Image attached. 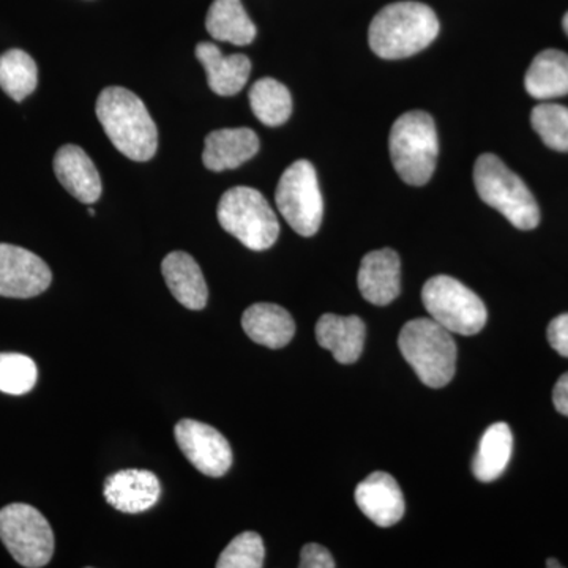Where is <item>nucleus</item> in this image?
I'll use <instances>...</instances> for the list:
<instances>
[{
	"label": "nucleus",
	"instance_id": "1",
	"mask_svg": "<svg viewBox=\"0 0 568 568\" xmlns=\"http://www.w3.org/2000/svg\"><path fill=\"white\" fill-rule=\"evenodd\" d=\"M97 118L114 148L133 162H149L159 149V130L140 97L106 88L97 100Z\"/></svg>",
	"mask_w": 568,
	"mask_h": 568
},
{
	"label": "nucleus",
	"instance_id": "2",
	"mask_svg": "<svg viewBox=\"0 0 568 568\" xmlns=\"http://www.w3.org/2000/svg\"><path fill=\"white\" fill-rule=\"evenodd\" d=\"M439 33L435 11L420 2H395L384 7L369 24L368 40L381 59L396 61L424 51Z\"/></svg>",
	"mask_w": 568,
	"mask_h": 568
},
{
	"label": "nucleus",
	"instance_id": "3",
	"mask_svg": "<svg viewBox=\"0 0 568 568\" xmlns=\"http://www.w3.org/2000/svg\"><path fill=\"white\" fill-rule=\"evenodd\" d=\"M399 351L418 379L432 388L446 387L457 369V345L452 332L435 320H413L399 332Z\"/></svg>",
	"mask_w": 568,
	"mask_h": 568
},
{
	"label": "nucleus",
	"instance_id": "4",
	"mask_svg": "<svg viewBox=\"0 0 568 568\" xmlns=\"http://www.w3.org/2000/svg\"><path fill=\"white\" fill-rule=\"evenodd\" d=\"M474 183L478 196L496 209L521 231H530L540 223V209L528 185L499 156L484 153L474 166Z\"/></svg>",
	"mask_w": 568,
	"mask_h": 568
},
{
	"label": "nucleus",
	"instance_id": "5",
	"mask_svg": "<svg viewBox=\"0 0 568 568\" xmlns=\"http://www.w3.org/2000/svg\"><path fill=\"white\" fill-rule=\"evenodd\" d=\"M390 159L396 173L406 183L422 186L429 182L436 170L439 141L435 121L424 111H410L399 115L392 126Z\"/></svg>",
	"mask_w": 568,
	"mask_h": 568
},
{
	"label": "nucleus",
	"instance_id": "6",
	"mask_svg": "<svg viewBox=\"0 0 568 568\" xmlns=\"http://www.w3.org/2000/svg\"><path fill=\"white\" fill-rule=\"evenodd\" d=\"M219 222L226 233L253 252L274 246L280 235V223L267 200L250 186L227 190L216 209Z\"/></svg>",
	"mask_w": 568,
	"mask_h": 568
},
{
	"label": "nucleus",
	"instance_id": "7",
	"mask_svg": "<svg viewBox=\"0 0 568 568\" xmlns=\"http://www.w3.org/2000/svg\"><path fill=\"white\" fill-rule=\"evenodd\" d=\"M422 301L432 320L452 334L477 335L487 324V306L481 298L452 276L429 278L422 290Z\"/></svg>",
	"mask_w": 568,
	"mask_h": 568
},
{
	"label": "nucleus",
	"instance_id": "8",
	"mask_svg": "<svg viewBox=\"0 0 568 568\" xmlns=\"http://www.w3.org/2000/svg\"><path fill=\"white\" fill-rule=\"evenodd\" d=\"M0 540L22 567L48 566L54 555L50 523L29 504H10L0 510Z\"/></svg>",
	"mask_w": 568,
	"mask_h": 568
},
{
	"label": "nucleus",
	"instance_id": "9",
	"mask_svg": "<svg viewBox=\"0 0 568 568\" xmlns=\"http://www.w3.org/2000/svg\"><path fill=\"white\" fill-rule=\"evenodd\" d=\"M276 207L295 233L312 237L320 231L324 200L315 166L298 160L284 171L275 192Z\"/></svg>",
	"mask_w": 568,
	"mask_h": 568
},
{
	"label": "nucleus",
	"instance_id": "10",
	"mask_svg": "<svg viewBox=\"0 0 568 568\" xmlns=\"http://www.w3.org/2000/svg\"><path fill=\"white\" fill-rule=\"evenodd\" d=\"M175 443L201 474L223 477L233 466V450L226 437L203 422L183 418L174 428Z\"/></svg>",
	"mask_w": 568,
	"mask_h": 568
},
{
	"label": "nucleus",
	"instance_id": "11",
	"mask_svg": "<svg viewBox=\"0 0 568 568\" xmlns=\"http://www.w3.org/2000/svg\"><path fill=\"white\" fill-rule=\"evenodd\" d=\"M52 274L36 253L0 244V297L31 298L50 287Z\"/></svg>",
	"mask_w": 568,
	"mask_h": 568
},
{
	"label": "nucleus",
	"instance_id": "12",
	"mask_svg": "<svg viewBox=\"0 0 568 568\" xmlns=\"http://www.w3.org/2000/svg\"><path fill=\"white\" fill-rule=\"evenodd\" d=\"M103 495L115 510L123 514H142L159 503L162 484L151 470H119L104 481Z\"/></svg>",
	"mask_w": 568,
	"mask_h": 568
},
{
	"label": "nucleus",
	"instance_id": "13",
	"mask_svg": "<svg viewBox=\"0 0 568 568\" xmlns=\"http://www.w3.org/2000/svg\"><path fill=\"white\" fill-rule=\"evenodd\" d=\"M355 503L366 518L381 528H390L403 518L405 496L390 474L373 473L355 488Z\"/></svg>",
	"mask_w": 568,
	"mask_h": 568
},
{
	"label": "nucleus",
	"instance_id": "14",
	"mask_svg": "<svg viewBox=\"0 0 568 568\" xmlns=\"http://www.w3.org/2000/svg\"><path fill=\"white\" fill-rule=\"evenodd\" d=\"M357 283L358 290L369 304H392L402 293V261L398 253L392 248H383L365 254Z\"/></svg>",
	"mask_w": 568,
	"mask_h": 568
},
{
	"label": "nucleus",
	"instance_id": "15",
	"mask_svg": "<svg viewBox=\"0 0 568 568\" xmlns=\"http://www.w3.org/2000/svg\"><path fill=\"white\" fill-rule=\"evenodd\" d=\"M54 173L63 189L84 204L102 196V179L91 156L74 144L59 149L54 156Z\"/></svg>",
	"mask_w": 568,
	"mask_h": 568
},
{
	"label": "nucleus",
	"instance_id": "16",
	"mask_svg": "<svg viewBox=\"0 0 568 568\" xmlns=\"http://www.w3.org/2000/svg\"><path fill=\"white\" fill-rule=\"evenodd\" d=\"M260 151V138L252 129L215 130L205 138L203 162L215 173L235 170Z\"/></svg>",
	"mask_w": 568,
	"mask_h": 568
},
{
	"label": "nucleus",
	"instance_id": "17",
	"mask_svg": "<svg viewBox=\"0 0 568 568\" xmlns=\"http://www.w3.org/2000/svg\"><path fill=\"white\" fill-rule=\"evenodd\" d=\"M196 58L207 74L209 88L220 97L241 92L252 73V62L246 55H224L216 44L209 41L197 44Z\"/></svg>",
	"mask_w": 568,
	"mask_h": 568
},
{
	"label": "nucleus",
	"instance_id": "18",
	"mask_svg": "<svg viewBox=\"0 0 568 568\" xmlns=\"http://www.w3.org/2000/svg\"><path fill=\"white\" fill-rule=\"evenodd\" d=\"M366 327L358 316H338L327 313L316 324V339L331 351L338 364L349 365L364 353Z\"/></svg>",
	"mask_w": 568,
	"mask_h": 568
},
{
	"label": "nucleus",
	"instance_id": "19",
	"mask_svg": "<svg viewBox=\"0 0 568 568\" xmlns=\"http://www.w3.org/2000/svg\"><path fill=\"white\" fill-rule=\"evenodd\" d=\"M162 274L179 304L194 312L205 308L209 298L207 283L193 256L183 252L168 254L162 263Z\"/></svg>",
	"mask_w": 568,
	"mask_h": 568
},
{
	"label": "nucleus",
	"instance_id": "20",
	"mask_svg": "<svg viewBox=\"0 0 568 568\" xmlns=\"http://www.w3.org/2000/svg\"><path fill=\"white\" fill-rule=\"evenodd\" d=\"M242 327L250 339L257 345L280 349L294 338L293 316L275 304H254L245 310Z\"/></svg>",
	"mask_w": 568,
	"mask_h": 568
},
{
	"label": "nucleus",
	"instance_id": "21",
	"mask_svg": "<svg viewBox=\"0 0 568 568\" xmlns=\"http://www.w3.org/2000/svg\"><path fill=\"white\" fill-rule=\"evenodd\" d=\"M526 91L537 100L568 95V54L558 50L541 51L530 63Z\"/></svg>",
	"mask_w": 568,
	"mask_h": 568
},
{
	"label": "nucleus",
	"instance_id": "22",
	"mask_svg": "<svg viewBox=\"0 0 568 568\" xmlns=\"http://www.w3.org/2000/svg\"><path fill=\"white\" fill-rule=\"evenodd\" d=\"M213 40L246 47L256 39V26L250 20L241 0H213L205 18Z\"/></svg>",
	"mask_w": 568,
	"mask_h": 568
},
{
	"label": "nucleus",
	"instance_id": "23",
	"mask_svg": "<svg viewBox=\"0 0 568 568\" xmlns=\"http://www.w3.org/2000/svg\"><path fill=\"white\" fill-rule=\"evenodd\" d=\"M514 452V435L510 426L499 422L493 424L481 436L473 462V473L477 480L489 484L506 473Z\"/></svg>",
	"mask_w": 568,
	"mask_h": 568
},
{
	"label": "nucleus",
	"instance_id": "24",
	"mask_svg": "<svg viewBox=\"0 0 568 568\" xmlns=\"http://www.w3.org/2000/svg\"><path fill=\"white\" fill-rule=\"evenodd\" d=\"M248 99L253 114L264 125H283L293 114L291 92L287 91L286 85L274 78H263V80L254 82Z\"/></svg>",
	"mask_w": 568,
	"mask_h": 568
},
{
	"label": "nucleus",
	"instance_id": "25",
	"mask_svg": "<svg viewBox=\"0 0 568 568\" xmlns=\"http://www.w3.org/2000/svg\"><path fill=\"white\" fill-rule=\"evenodd\" d=\"M39 70L28 52L10 50L0 55V88L13 99L22 102L37 89Z\"/></svg>",
	"mask_w": 568,
	"mask_h": 568
},
{
	"label": "nucleus",
	"instance_id": "26",
	"mask_svg": "<svg viewBox=\"0 0 568 568\" xmlns=\"http://www.w3.org/2000/svg\"><path fill=\"white\" fill-rule=\"evenodd\" d=\"M534 130L556 152H568V108L556 103H541L530 114Z\"/></svg>",
	"mask_w": 568,
	"mask_h": 568
},
{
	"label": "nucleus",
	"instance_id": "27",
	"mask_svg": "<svg viewBox=\"0 0 568 568\" xmlns=\"http://www.w3.org/2000/svg\"><path fill=\"white\" fill-rule=\"evenodd\" d=\"M39 379L36 362L24 354L0 353V392L21 396L29 394Z\"/></svg>",
	"mask_w": 568,
	"mask_h": 568
},
{
	"label": "nucleus",
	"instance_id": "28",
	"mask_svg": "<svg viewBox=\"0 0 568 568\" xmlns=\"http://www.w3.org/2000/svg\"><path fill=\"white\" fill-rule=\"evenodd\" d=\"M263 538L256 532H244L234 538L220 555L219 568H261L264 566Z\"/></svg>",
	"mask_w": 568,
	"mask_h": 568
},
{
	"label": "nucleus",
	"instance_id": "29",
	"mask_svg": "<svg viewBox=\"0 0 568 568\" xmlns=\"http://www.w3.org/2000/svg\"><path fill=\"white\" fill-rule=\"evenodd\" d=\"M301 568H334L335 560L332 558L328 549L321 547L317 544H308L302 548L301 552Z\"/></svg>",
	"mask_w": 568,
	"mask_h": 568
},
{
	"label": "nucleus",
	"instance_id": "30",
	"mask_svg": "<svg viewBox=\"0 0 568 568\" xmlns=\"http://www.w3.org/2000/svg\"><path fill=\"white\" fill-rule=\"evenodd\" d=\"M548 342L556 353L568 358V313L551 321L548 327Z\"/></svg>",
	"mask_w": 568,
	"mask_h": 568
},
{
	"label": "nucleus",
	"instance_id": "31",
	"mask_svg": "<svg viewBox=\"0 0 568 568\" xmlns=\"http://www.w3.org/2000/svg\"><path fill=\"white\" fill-rule=\"evenodd\" d=\"M552 403H555L556 410L568 417V373L559 377L556 383L555 392H552Z\"/></svg>",
	"mask_w": 568,
	"mask_h": 568
},
{
	"label": "nucleus",
	"instance_id": "32",
	"mask_svg": "<svg viewBox=\"0 0 568 568\" xmlns=\"http://www.w3.org/2000/svg\"><path fill=\"white\" fill-rule=\"evenodd\" d=\"M547 567H556V568H560L562 566H560V564L558 562V560H555V559H549L548 562H547Z\"/></svg>",
	"mask_w": 568,
	"mask_h": 568
},
{
	"label": "nucleus",
	"instance_id": "33",
	"mask_svg": "<svg viewBox=\"0 0 568 568\" xmlns=\"http://www.w3.org/2000/svg\"><path fill=\"white\" fill-rule=\"evenodd\" d=\"M562 24H564V31H566V33L568 36V13L566 14V17H564Z\"/></svg>",
	"mask_w": 568,
	"mask_h": 568
},
{
	"label": "nucleus",
	"instance_id": "34",
	"mask_svg": "<svg viewBox=\"0 0 568 568\" xmlns=\"http://www.w3.org/2000/svg\"><path fill=\"white\" fill-rule=\"evenodd\" d=\"M89 213H91V215H95V211H93V209H89Z\"/></svg>",
	"mask_w": 568,
	"mask_h": 568
}]
</instances>
